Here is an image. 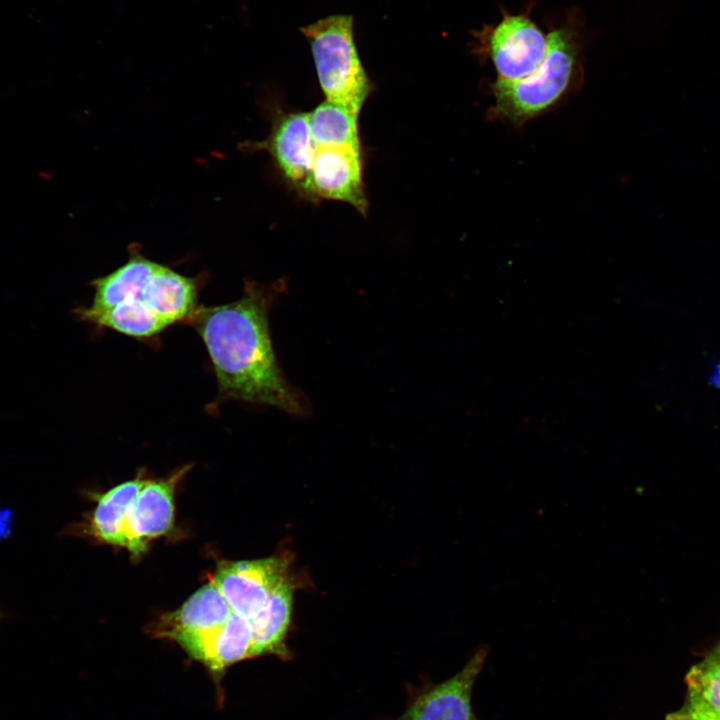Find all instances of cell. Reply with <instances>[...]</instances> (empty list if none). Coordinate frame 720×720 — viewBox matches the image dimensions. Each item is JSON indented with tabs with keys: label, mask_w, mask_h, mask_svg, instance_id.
<instances>
[{
	"label": "cell",
	"mask_w": 720,
	"mask_h": 720,
	"mask_svg": "<svg viewBox=\"0 0 720 720\" xmlns=\"http://www.w3.org/2000/svg\"><path fill=\"white\" fill-rule=\"evenodd\" d=\"M285 286L247 281L243 295L223 305H199L186 323L201 337L215 371L220 400L268 405L304 416L309 404L278 365L269 308Z\"/></svg>",
	"instance_id": "obj_1"
},
{
	"label": "cell",
	"mask_w": 720,
	"mask_h": 720,
	"mask_svg": "<svg viewBox=\"0 0 720 720\" xmlns=\"http://www.w3.org/2000/svg\"><path fill=\"white\" fill-rule=\"evenodd\" d=\"M104 294L109 308L140 306L169 326L186 323L199 306L196 279L147 258L136 247L130 248L128 260L109 274Z\"/></svg>",
	"instance_id": "obj_2"
},
{
	"label": "cell",
	"mask_w": 720,
	"mask_h": 720,
	"mask_svg": "<svg viewBox=\"0 0 720 720\" xmlns=\"http://www.w3.org/2000/svg\"><path fill=\"white\" fill-rule=\"evenodd\" d=\"M310 43L326 100L359 113L370 89L354 41L351 15H332L300 28Z\"/></svg>",
	"instance_id": "obj_3"
},
{
	"label": "cell",
	"mask_w": 720,
	"mask_h": 720,
	"mask_svg": "<svg viewBox=\"0 0 720 720\" xmlns=\"http://www.w3.org/2000/svg\"><path fill=\"white\" fill-rule=\"evenodd\" d=\"M577 59L575 34L566 27L547 35V52L539 67L517 80L498 79L493 85L500 116L524 122L552 106L566 91Z\"/></svg>",
	"instance_id": "obj_4"
},
{
	"label": "cell",
	"mask_w": 720,
	"mask_h": 720,
	"mask_svg": "<svg viewBox=\"0 0 720 720\" xmlns=\"http://www.w3.org/2000/svg\"><path fill=\"white\" fill-rule=\"evenodd\" d=\"M291 562L288 553L256 560L223 561L212 581L234 614L252 620L288 576Z\"/></svg>",
	"instance_id": "obj_5"
},
{
	"label": "cell",
	"mask_w": 720,
	"mask_h": 720,
	"mask_svg": "<svg viewBox=\"0 0 720 720\" xmlns=\"http://www.w3.org/2000/svg\"><path fill=\"white\" fill-rule=\"evenodd\" d=\"M488 52L498 79L531 74L545 58L547 36L524 15H506L488 32Z\"/></svg>",
	"instance_id": "obj_6"
},
{
	"label": "cell",
	"mask_w": 720,
	"mask_h": 720,
	"mask_svg": "<svg viewBox=\"0 0 720 720\" xmlns=\"http://www.w3.org/2000/svg\"><path fill=\"white\" fill-rule=\"evenodd\" d=\"M189 468L185 466L166 479L145 480L129 508L124 524V547L134 556L142 554L151 540L171 529L175 513V488Z\"/></svg>",
	"instance_id": "obj_7"
},
{
	"label": "cell",
	"mask_w": 720,
	"mask_h": 720,
	"mask_svg": "<svg viewBox=\"0 0 720 720\" xmlns=\"http://www.w3.org/2000/svg\"><path fill=\"white\" fill-rule=\"evenodd\" d=\"M488 648L475 651L465 666L448 680L425 688L394 720H476L471 696Z\"/></svg>",
	"instance_id": "obj_8"
},
{
	"label": "cell",
	"mask_w": 720,
	"mask_h": 720,
	"mask_svg": "<svg viewBox=\"0 0 720 720\" xmlns=\"http://www.w3.org/2000/svg\"><path fill=\"white\" fill-rule=\"evenodd\" d=\"M308 191L352 205L365 213L360 150L317 148L308 182Z\"/></svg>",
	"instance_id": "obj_9"
},
{
	"label": "cell",
	"mask_w": 720,
	"mask_h": 720,
	"mask_svg": "<svg viewBox=\"0 0 720 720\" xmlns=\"http://www.w3.org/2000/svg\"><path fill=\"white\" fill-rule=\"evenodd\" d=\"M258 145L270 153L290 182L308 190L317 150L310 133L308 114L289 113L278 117L268 138Z\"/></svg>",
	"instance_id": "obj_10"
},
{
	"label": "cell",
	"mask_w": 720,
	"mask_h": 720,
	"mask_svg": "<svg viewBox=\"0 0 720 720\" xmlns=\"http://www.w3.org/2000/svg\"><path fill=\"white\" fill-rule=\"evenodd\" d=\"M176 642L211 672L220 673L227 666L251 657L252 626L250 620L232 613L220 627Z\"/></svg>",
	"instance_id": "obj_11"
},
{
	"label": "cell",
	"mask_w": 720,
	"mask_h": 720,
	"mask_svg": "<svg viewBox=\"0 0 720 720\" xmlns=\"http://www.w3.org/2000/svg\"><path fill=\"white\" fill-rule=\"evenodd\" d=\"M232 613L218 587L211 581L190 596L179 609L164 615L155 632L177 641L220 627Z\"/></svg>",
	"instance_id": "obj_12"
},
{
	"label": "cell",
	"mask_w": 720,
	"mask_h": 720,
	"mask_svg": "<svg viewBox=\"0 0 720 720\" xmlns=\"http://www.w3.org/2000/svg\"><path fill=\"white\" fill-rule=\"evenodd\" d=\"M295 582L288 575L270 594L263 608L250 620L251 657L275 655L289 659L286 639L291 624Z\"/></svg>",
	"instance_id": "obj_13"
},
{
	"label": "cell",
	"mask_w": 720,
	"mask_h": 720,
	"mask_svg": "<svg viewBox=\"0 0 720 720\" xmlns=\"http://www.w3.org/2000/svg\"><path fill=\"white\" fill-rule=\"evenodd\" d=\"M146 479L123 482L102 494L86 532L101 542L124 547V524L129 508Z\"/></svg>",
	"instance_id": "obj_14"
},
{
	"label": "cell",
	"mask_w": 720,
	"mask_h": 720,
	"mask_svg": "<svg viewBox=\"0 0 720 720\" xmlns=\"http://www.w3.org/2000/svg\"><path fill=\"white\" fill-rule=\"evenodd\" d=\"M358 114L326 100L308 114V124L316 148L360 150Z\"/></svg>",
	"instance_id": "obj_15"
},
{
	"label": "cell",
	"mask_w": 720,
	"mask_h": 720,
	"mask_svg": "<svg viewBox=\"0 0 720 720\" xmlns=\"http://www.w3.org/2000/svg\"><path fill=\"white\" fill-rule=\"evenodd\" d=\"M687 702L720 712V660L712 653L686 675Z\"/></svg>",
	"instance_id": "obj_16"
},
{
	"label": "cell",
	"mask_w": 720,
	"mask_h": 720,
	"mask_svg": "<svg viewBox=\"0 0 720 720\" xmlns=\"http://www.w3.org/2000/svg\"><path fill=\"white\" fill-rule=\"evenodd\" d=\"M667 720H720V712L686 702L679 711L668 715Z\"/></svg>",
	"instance_id": "obj_17"
},
{
	"label": "cell",
	"mask_w": 720,
	"mask_h": 720,
	"mask_svg": "<svg viewBox=\"0 0 720 720\" xmlns=\"http://www.w3.org/2000/svg\"><path fill=\"white\" fill-rule=\"evenodd\" d=\"M11 524V512L8 510L0 511V539L9 534Z\"/></svg>",
	"instance_id": "obj_18"
},
{
	"label": "cell",
	"mask_w": 720,
	"mask_h": 720,
	"mask_svg": "<svg viewBox=\"0 0 720 720\" xmlns=\"http://www.w3.org/2000/svg\"><path fill=\"white\" fill-rule=\"evenodd\" d=\"M709 383L716 388H720V362L713 366Z\"/></svg>",
	"instance_id": "obj_19"
},
{
	"label": "cell",
	"mask_w": 720,
	"mask_h": 720,
	"mask_svg": "<svg viewBox=\"0 0 720 720\" xmlns=\"http://www.w3.org/2000/svg\"><path fill=\"white\" fill-rule=\"evenodd\" d=\"M713 654L720 660V644H719L718 647L715 649V651L713 652Z\"/></svg>",
	"instance_id": "obj_20"
},
{
	"label": "cell",
	"mask_w": 720,
	"mask_h": 720,
	"mask_svg": "<svg viewBox=\"0 0 720 720\" xmlns=\"http://www.w3.org/2000/svg\"><path fill=\"white\" fill-rule=\"evenodd\" d=\"M0 617H1V614H0Z\"/></svg>",
	"instance_id": "obj_21"
}]
</instances>
